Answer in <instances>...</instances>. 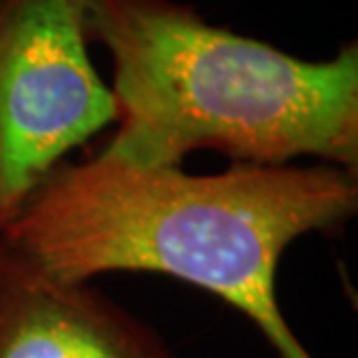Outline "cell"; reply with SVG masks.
<instances>
[{
  "instance_id": "1",
  "label": "cell",
  "mask_w": 358,
  "mask_h": 358,
  "mask_svg": "<svg viewBox=\"0 0 358 358\" xmlns=\"http://www.w3.org/2000/svg\"><path fill=\"white\" fill-rule=\"evenodd\" d=\"M358 212L354 170L235 163L226 173L59 163L0 226V240L66 282L159 272L240 310L279 358H314L286 321L277 268L293 242Z\"/></svg>"
},
{
  "instance_id": "2",
  "label": "cell",
  "mask_w": 358,
  "mask_h": 358,
  "mask_svg": "<svg viewBox=\"0 0 358 358\" xmlns=\"http://www.w3.org/2000/svg\"><path fill=\"white\" fill-rule=\"evenodd\" d=\"M87 35L112 56L117 131L100 156L179 168L193 152L358 168V47L305 61L210 26L173 0H89Z\"/></svg>"
},
{
  "instance_id": "3",
  "label": "cell",
  "mask_w": 358,
  "mask_h": 358,
  "mask_svg": "<svg viewBox=\"0 0 358 358\" xmlns=\"http://www.w3.org/2000/svg\"><path fill=\"white\" fill-rule=\"evenodd\" d=\"M89 0H0V226L31 191L117 121L89 56Z\"/></svg>"
},
{
  "instance_id": "4",
  "label": "cell",
  "mask_w": 358,
  "mask_h": 358,
  "mask_svg": "<svg viewBox=\"0 0 358 358\" xmlns=\"http://www.w3.org/2000/svg\"><path fill=\"white\" fill-rule=\"evenodd\" d=\"M0 358H179L89 282L49 275L0 240Z\"/></svg>"
}]
</instances>
